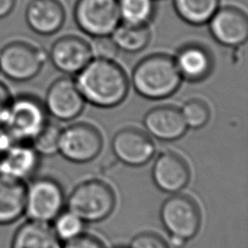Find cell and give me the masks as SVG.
I'll return each mask as SVG.
<instances>
[{
    "label": "cell",
    "instance_id": "cell-1",
    "mask_svg": "<svg viewBox=\"0 0 248 248\" xmlns=\"http://www.w3.org/2000/svg\"><path fill=\"white\" fill-rule=\"evenodd\" d=\"M76 83L85 101L101 108L119 105L129 91L124 70L112 60H91L78 73Z\"/></svg>",
    "mask_w": 248,
    "mask_h": 248
},
{
    "label": "cell",
    "instance_id": "cell-2",
    "mask_svg": "<svg viewBox=\"0 0 248 248\" xmlns=\"http://www.w3.org/2000/svg\"><path fill=\"white\" fill-rule=\"evenodd\" d=\"M181 76L174 59L165 53L150 54L141 59L132 73L135 90L144 98L160 100L172 95L180 85Z\"/></svg>",
    "mask_w": 248,
    "mask_h": 248
},
{
    "label": "cell",
    "instance_id": "cell-3",
    "mask_svg": "<svg viewBox=\"0 0 248 248\" xmlns=\"http://www.w3.org/2000/svg\"><path fill=\"white\" fill-rule=\"evenodd\" d=\"M115 203V194L109 185L99 179H89L72 191L67 200V210L83 223H98L112 213Z\"/></svg>",
    "mask_w": 248,
    "mask_h": 248
},
{
    "label": "cell",
    "instance_id": "cell-4",
    "mask_svg": "<svg viewBox=\"0 0 248 248\" xmlns=\"http://www.w3.org/2000/svg\"><path fill=\"white\" fill-rule=\"evenodd\" d=\"M46 110L42 102L29 95L12 99L4 128L16 142H31L47 123Z\"/></svg>",
    "mask_w": 248,
    "mask_h": 248
},
{
    "label": "cell",
    "instance_id": "cell-5",
    "mask_svg": "<svg viewBox=\"0 0 248 248\" xmlns=\"http://www.w3.org/2000/svg\"><path fill=\"white\" fill-rule=\"evenodd\" d=\"M64 203L63 189L53 178L37 177L26 185L24 215L28 220L49 224L62 212Z\"/></svg>",
    "mask_w": 248,
    "mask_h": 248
},
{
    "label": "cell",
    "instance_id": "cell-6",
    "mask_svg": "<svg viewBox=\"0 0 248 248\" xmlns=\"http://www.w3.org/2000/svg\"><path fill=\"white\" fill-rule=\"evenodd\" d=\"M160 220L170 236H176L187 242L198 233L202 218L196 202L177 193L162 203Z\"/></svg>",
    "mask_w": 248,
    "mask_h": 248
},
{
    "label": "cell",
    "instance_id": "cell-7",
    "mask_svg": "<svg viewBox=\"0 0 248 248\" xmlns=\"http://www.w3.org/2000/svg\"><path fill=\"white\" fill-rule=\"evenodd\" d=\"M74 18L78 26L93 37L109 36L120 24L118 0H77Z\"/></svg>",
    "mask_w": 248,
    "mask_h": 248
},
{
    "label": "cell",
    "instance_id": "cell-8",
    "mask_svg": "<svg viewBox=\"0 0 248 248\" xmlns=\"http://www.w3.org/2000/svg\"><path fill=\"white\" fill-rule=\"evenodd\" d=\"M44 62V52L24 41L11 42L0 50V73L14 81L34 78L41 72Z\"/></svg>",
    "mask_w": 248,
    "mask_h": 248
},
{
    "label": "cell",
    "instance_id": "cell-9",
    "mask_svg": "<svg viewBox=\"0 0 248 248\" xmlns=\"http://www.w3.org/2000/svg\"><path fill=\"white\" fill-rule=\"evenodd\" d=\"M103 146L100 131L88 123H76L62 130L58 151L74 163H87L95 159Z\"/></svg>",
    "mask_w": 248,
    "mask_h": 248
},
{
    "label": "cell",
    "instance_id": "cell-10",
    "mask_svg": "<svg viewBox=\"0 0 248 248\" xmlns=\"http://www.w3.org/2000/svg\"><path fill=\"white\" fill-rule=\"evenodd\" d=\"M84 102L76 81L70 78H60L49 85L44 106L54 118L68 121L80 114Z\"/></svg>",
    "mask_w": 248,
    "mask_h": 248
},
{
    "label": "cell",
    "instance_id": "cell-11",
    "mask_svg": "<svg viewBox=\"0 0 248 248\" xmlns=\"http://www.w3.org/2000/svg\"><path fill=\"white\" fill-rule=\"evenodd\" d=\"M111 149L119 161L131 166L145 165L153 157L156 146L143 131L128 127L119 130L112 138Z\"/></svg>",
    "mask_w": 248,
    "mask_h": 248
},
{
    "label": "cell",
    "instance_id": "cell-12",
    "mask_svg": "<svg viewBox=\"0 0 248 248\" xmlns=\"http://www.w3.org/2000/svg\"><path fill=\"white\" fill-rule=\"evenodd\" d=\"M208 22L212 37L223 46H238L247 40L248 18L239 8H219Z\"/></svg>",
    "mask_w": 248,
    "mask_h": 248
},
{
    "label": "cell",
    "instance_id": "cell-13",
    "mask_svg": "<svg viewBox=\"0 0 248 248\" xmlns=\"http://www.w3.org/2000/svg\"><path fill=\"white\" fill-rule=\"evenodd\" d=\"M49 58L52 65L64 74H78L92 58L91 47L82 38L67 35L51 46Z\"/></svg>",
    "mask_w": 248,
    "mask_h": 248
},
{
    "label": "cell",
    "instance_id": "cell-14",
    "mask_svg": "<svg viewBox=\"0 0 248 248\" xmlns=\"http://www.w3.org/2000/svg\"><path fill=\"white\" fill-rule=\"evenodd\" d=\"M187 162L173 151L162 152L152 167V179L158 189L165 193L177 194L190 180Z\"/></svg>",
    "mask_w": 248,
    "mask_h": 248
},
{
    "label": "cell",
    "instance_id": "cell-15",
    "mask_svg": "<svg viewBox=\"0 0 248 248\" xmlns=\"http://www.w3.org/2000/svg\"><path fill=\"white\" fill-rule=\"evenodd\" d=\"M40 154L29 142L15 141L0 157V175L25 182L36 173Z\"/></svg>",
    "mask_w": 248,
    "mask_h": 248
},
{
    "label": "cell",
    "instance_id": "cell-16",
    "mask_svg": "<svg viewBox=\"0 0 248 248\" xmlns=\"http://www.w3.org/2000/svg\"><path fill=\"white\" fill-rule=\"evenodd\" d=\"M65 17V9L59 0H30L25 9L27 25L42 36H49L59 31Z\"/></svg>",
    "mask_w": 248,
    "mask_h": 248
},
{
    "label": "cell",
    "instance_id": "cell-17",
    "mask_svg": "<svg viewBox=\"0 0 248 248\" xmlns=\"http://www.w3.org/2000/svg\"><path fill=\"white\" fill-rule=\"evenodd\" d=\"M146 131L160 140H175L187 130L180 109L173 106L156 107L143 117Z\"/></svg>",
    "mask_w": 248,
    "mask_h": 248
},
{
    "label": "cell",
    "instance_id": "cell-18",
    "mask_svg": "<svg viewBox=\"0 0 248 248\" xmlns=\"http://www.w3.org/2000/svg\"><path fill=\"white\" fill-rule=\"evenodd\" d=\"M173 59L181 78L190 81L204 79L213 68V58L210 51L199 44L183 46Z\"/></svg>",
    "mask_w": 248,
    "mask_h": 248
},
{
    "label": "cell",
    "instance_id": "cell-19",
    "mask_svg": "<svg viewBox=\"0 0 248 248\" xmlns=\"http://www.w3.org/2000/svg\"><path fill=\"white\" fill-rule=\"evenodd\" d=\"M11 248H63L48 223L28 220L15 232Z\"/></svg>",
    "mask_w": 248,
    "mask_h": 248
},
{
    "label": "cell",
    "instance_id": "cell-20",
    "mask_svg": "<svg viewBox=\"0 0 248 248\" xmlns=\"http://www.w3.org/2000/svg\"><path fill=\"white\" fill-rule=\"evenodd\" d=\"M26 184L0 175V225H10L24 215Z\"/></svg>",
    "mask_w": 248,
    "mask_h": 248
},
{
    "label": "cell",
    "instance_id": "cell-21",
    "mask_svg": "<svg viewBox=\"0 0 248 248\" xmlns=\"http://www.w3.org/2000/svg\"><path fill=\"white\" fill-rule=\"evenodd\" d=\"M172 3L181 19L192 25H202L219 9L220 0H172Z\"/></svg>",
    "mask_w": 248,
    "mask_h": 248
},
{
    "label": "cell",
    "instance_id": "cell-22",
    "mask_svg": "<svg viewBox=\"0 0 248 248\" xmlns=\"http://www.w3.org/2000/svg\"><path fill=\"white\" fill-rule=\"evenodd\" d=\"M112 34V40L118 49L130 53L142 50L150 40V31L146 25L119 24Z\"/></svg>",
    "mask_w": 248,
    "mask_h": 248
},
{
    "label": "cell",
    "instance_id": "cell-23",
    "mask_svg": "<svg viewBox=\"0 0 248 248\" xmlns=\"http://www.w3.org/2000/svg\"><path fill=\"white\" fill-rule=\"evenodd\" d=\"M120 17L124 23L146 25L154 16V0H118Z\"/></svg>",
    "mask_w": 248,
    "mask_h": 248
},
{
    "label": "cell",
    "instance_id": "cell-24",
    "mask_svg": "<svg viewBox=\"0 0 248 248\" xmlns=\"http://www.w3.org/2000/svg\"><path fill=\"white\" fill-rule=\"evenodd\" d=\"M61 132L62 129L57 123L47 121L30 143L40 155H53L58 152Z\"/></svg>",
    "mask_w": 248,
    "mask_h": 248
},
{
    "label": "cell",
    "instance_id": "cell-25",
    "mask_svg": "<svg viewBox=\"0 0 248 248\" xmlns=\"http://www.w3.org/2000/svg\"><path fill=\"white\" fill-rule=\"evenodd\" d=\"M84 224L78 216L67 210L53 220L52 229L57 237L66 242L83 233Z\"/></svg>",
    "mask_w": 248,
    "mask_h": 248
},
{
    "label": "cell",
    "instance_id": "cell-26",
    "mask_svg": "<svg viewBox=\"0 0 248 248\" xmlns=\"http://www.w3.org/2000/svg\"><path fill=\"white\" fill-rule=\"evenodd\" d=\"M180 111L187 127L192 129L202 128L210 118L209 107L204 101L197 98L187 101Z\"/></svg>",
    "mask_w": 248,
    "mask_h": 248
},
{
    "label": "cell",
    "instance_id": "cell-27",
    "mask_svg": "<svg viewBox=\"0 0 248 248\" xmlns=\"http://www.w3.org/2000/svg\"><path fill=\"white\" fill-rule=\"evenodd\" d=\"M90 47L92 54L96 58L106 60H112L118 51V47L114 41L108 36L96 37Z\"/></svg>",
    "mask_w": 248,
    "mask_h": 248
},
{
    "label": "cell",
    "instance_id": "cell-28",
    "mask_svg": "<svg viewBox=\"0 0 248 248\" xmlns=\"http://www.w3.org/2000/svg\"><path fill=\"white\" fill-rule=\"evenodd\" d=\"M129 248H170L168 243L158 234L144 232L137 234L130 243Z\"/></svg>",
    "mask_w": 248,
    "mask_h": 248
},
{
    "label": "cell",
    "instance_id": "cell-29",
    "mask_svg": "<svg viewBox=\"0 0 248 248\" xmlns=\"http://www.w3.org/2000/svg\"><path fill=\"white\" fill-rule=\"evenodd\" d=\"M63 248H106L104 243L96 236L81 233L78 236L68 240L63 245Z\"/></svg>",
    "mask_w": 248,
    "mask_h": 248
},
{
    "label": "cell",
    "instance_id": "cell-30",
    "mask_svg": "<svg viewBox=\"0 0 248 248\" xmlns=\"http://www.w3.org/2000/svg\"><path fill=\"white\" fill-rule=\"evenodd\" d=\"M12 99L9 88L0 80V126H4Z\"/></svg>",
    "mask_w": 248,
    "mask_h": 248
},
{
    "label": "cell",
    "instance_id": "cell-31",
    "mask_svg": "<svg viewBox=\"0 0 248 248\" xmlns=\"http://www.w3.org/2000/svg\"><path fill=\"white\" fill-rule=\"evenodd\" d=\"M14 142V140L6 131V129L3 126H0V157L10 148Z\"/></svg>",
    "mask_w": 248,
    "mask_h": 248
},
{
    "label": "cell",
    "instance_id": "cell-32",
    "mask_svg": "<svg viewBox=\"0 0 248 248\" xmlns=\"http://www.w3.org/2000/svg\"><path fill=\"white\" fill-rule=\"evenodd\" d=\"M16 0H0V19L8 16L14 10Z\"/></svg>",
    "mask_w": 248,
    "mask_h": 248
},
{
    "label": "cell",
    "instance_id": "cell-33",
    "mask_svg": "<svg viewBox=\"0 0 248 248\" xmlns=\"http://www.w3.org/2000/svg\"><path fill=\"white\" fill-rule=\"evenodd\" d=\"M170 243L174 248H181L184 246L186 241L176 236H170Z\"/></svg>",
    "mask_w": 248,
    "mask_h": 248
}]
</instances>
